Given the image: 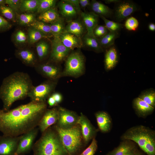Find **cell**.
I'll use <instances>...</instances> for the list:
<instances>
[{
  "label": "cell",
  "mask_w": 155,
  "mask_h": 155,
  "mask_svg": "<svg viewBox=\"0 0 155 155\" xmlns=\"http://www.w3.org/2000/svg\"><path fill=\"white\" fill-rule=\"evenodd\" d=\"M47 100V103L50 107H55L58 105L51 95L48 98Z\"/></svg>",
  "instance_id": "cell-48"
},
{
  "label": "cell",
  "mask_w": 155,
  "mask_h": 155,
  "mask_svg": "<svg viewBox=\"0 0 155 155\" xmlns=\"http://www.w3.org/2000/svg\"><path fill=\"white\" fill-rule=\"evenodd\" d=\"M61 18L55 7L40 14L38 17V20L50 24Z\"/></svg>",
  "instance_id": "cell-26"
},
{
  "label": "cell",
  "mask_w": 155,
  "mask_h": 155,
  "mask_svg": "<svg viewBox=\"0 0 155 155\" xmlns=\"http://www.w3.org/2000/svg\"><path fill=\"white\" fill-rule=\"evenodd\" d=\"M58 119V107L47 109L39 123V129L42 133L53 125L56 124Z\"/></svg>",
  "instance_id": "cell-15"
},
{
  "label": "cell",
  "mask_w": 155,
  "mask_h": 155,
  "mask_svg": "<svg viewBox=\"0 0 155 155\" xmlns=\"http://www.w3.org/2000/svg\"><path fill=\"white\" fill-rule=\"evenodd\" d=\"M63 44L70 50L81 48L83 46L82 40L76 36L67 32H63L58 36Z\"/></svg>",
  "instance_id": "cell-18"
},
{
  "label": "cell",
  "mask_w": 155,
  "mask_h": 155,
  "mask_svg": "<svg viewBox=\"0 0 155 155\" xmlns=\"http://www.w3.org/2000/svg\"><path fill=\"white\" fill-rule=\"evenodd\" d=\"M139 152L135 147L125 155H137Z\"/></svg>",
  "instance_id": "cell-50"
},
{
  "label": "cell",
  "mask_w": 155,
  "mask_h": 155,
  "mask_svg": "<svg viewBox=\"0 0 155 155\" xmlns=\"http://www.w3.org/2000/svg\"><path fill=\"white\" fill-rule=\"evenodd\" d=\"M84 26L82 23L79 20L71 21L65 27L64 32L73 34L81 38L84 32Z\"/></svg>",
  "instance_id": "cell-23"
},
{
  "label": "cell",
  "mask_w": 155,
  "mask_h": 155,
  "mask_svg": "<svg viewBox=\"0 0 155 155\" xmlns=\"http://www.w3.org/2000/svg\"><path fill=\"white\" fill-rule=\"evenodd\" d=\"M95 116L100 130L103 133L108 131L110 129L111 123L108 114L104 111H99L95 113Z\"/></svg>",
  "instance_id": "cell-22"
},
{
  "label": "cell",
  "mask_w": 155,
  "mask_h": 155,
  "mask_svg": "<svg viewBox=\"0 0 155 155\" xmlns=\"http://www.w3.org/2000/svg\"><path fill=\"white\" fill-rule=\"evenodd\" d=\"M57 84V81L47 80L36 86H34L28 97L31 101L37 102H46L48 98L54 92Z\"/></svg>",
  "instance_id": "cell-6"
},
{
  "label": "cell",
  "mask_w": 155,
  "mask_h": 155,
  "mask_svg": "<svg viewBox=\"0 0 155 155\" xmlns=\"http://www.w3.org/2000/svg\"><path fill=\"white\" fill-rule=\"evenodd\" d=\"M28 26L34 28L49 36L52 35L50 24L42 21L36 20Z\"/></svg>",
  "instance_id": "cell-35"
},
{
  "label": "cell",
  "mask_w": 155,
  "mask_h": 155,
  "mask_svg": "<svg viewBox=\"0 0 155 155\" xmlns=\"http://www.w3.org/2000/svg\"><path fill=\"white\" fill-rule=\"evenodd\" d=\"M138 97L154 108L155 107V90L152 88L145 90L141 93Z\"/></svg>",
  "instance_id": "cell-33"
},
{
  "label": "cell",
  "mask_w": 155,
  "mask_h": 155,
  "mask_svg": "<svg viewBox=\"0 0 155 155\" xmlns=\"http://www.w3.org/2000/svg\"><path fill=\"white\" fill-rule=\"evenodd\" d=\"M92 12L100 17H110L113 16V10L100 2L92 0L90 3Z\"/></svg>",
  "instance_id": "cell-21"
},
{
  "label": "cell",
  "mask_w": 155,
  "mask_h": 155,
  "mask_svg": "<svg viewBox=\"0 0 155 155\" xmlns=\"http://www.w3.org/2000/svg\"><path fill=\"white\" fill-rule=\"evenodd\" d=\"M109 32L105 26L98 25L94 30V34L97 38H100Z\"/></svg>",
  "instance_id": "cell-43"
},
{
  "label": "cell",
  "mask_w": 155,
  "mask_h": 155,
  "mask_svg": "<svg viewBox=\"0 0 155 155\" xmlns=\"http://www.w3.org/2000/svg\"><path fill=\"white\" fill-rule=\"evenodd\" d=\"M84 70V57L80 52L75 51L67 57L62 75L78 77L82 75Z\"/></svg>",
  "instance_id": "cell-5"
},
{
  "label": "cell",
  "mask_w": 155,
  "mask_h": 155,
  "mask_svg": "<svg viewBox=\"0 0 155 155\" xmlns=\"http://www.w3.org/2000/svg\"><path fill=\"white\" fill-rule=\"evenodd\" d=\"M51 96L54 98L57 103L58 104L60 103L62 100V96L60 93L58 92H53Z\"/></svg>",
  "instance_id": "cell-47"
},
{
  "label": "cell",
  "mask_w": 155,
  "mask_h": 155,
  "mask_svg": "<svg viewBox=\"0 0 155 155\" xmlns=\"http://www.w3.org/2000/svg\"><path fill=\"white\" fill-rule=\"evenodd\" d=\"M80 7L85 8L87 6L90 5V1L89 0H79Z\"/></svg>",
  "instance_id": "cell-49"
},
{
  "label": "cell",
  "mask_w": 155,
  "mask_h": 155,
  "mask_svg": "<svg viewBox=\"0 0 155 155\" xmlns=\"http://www.w3.org/2000/svg\"><path fill=\"white\" fill-rule=\"evenodd\" d=\"M11 27L12 25L8 21L0 15V32L8 30Z\"/></svg>",
  "instance_id": "cell-45"
},
{
  "label": "cell",
  "mask_w": 155,
  "mask_h": 155,
  "mask_svg": "<svg viewBox=\"0 0 155 155\" xmlns=\"http://www.w3.org/2000/svg\"><path fill=\"white\" fill-rule=\"evenodd\" d=\"M58 119L55 124L58 127L63 129L71 128L78 124L79 116L75 112L62 107H59Z\"/></svg>",
  "instance_id": "cell-8"
},
{
  "label": "cell",
  "mask_w": 155,
  "mask_h": 155,
  "mask_svg": "<svg viewBox=\"0 0 155 155\" xmlns=\"http://www.w3.org/2000/svg\"><path fill=\"white\" fill-rule=\"evenodd\" d=\"M133 105L137 114L142 117H145L151 114L154 109L138 97L133 99Z\"/></svg>",
  "instance_id": "cell-20"
},
{
  "label": "cell",
  "mask_w": 155,
  "mask_h": 155,
  "mask_svg": "<svg viewBox=\"0 0 155 155\" xmlns=\"http://www.w3.org/2000/svg\"><path fill=\"white\" fill-rule=\"evenodd\" d=\"M28 42L32 44L43 38H48L50 36L32 27H29L27 34Z\"/></svg>",
  "instance_id": "cell-28"
},
{
  "label": "cell",
  "mask_w": 155,
  "mask_h": 155,
  "mask_svg": "<svg viewBox=\"0 0 155 155\" xmlns=\"http://www.w3.org/2000/svg\"><path fill=\"white\" fill-rule=\"evenodd\" d=\"M154 133L148 138L144 146V151L148 155H155V140Z\"/></svg>",
  "instance_id": "cell-39"
},
{
  "label": "cell",
  "mask_w": 155,
  "mask_h": 155,
  "mask_svg": "<svg viewBox=\"0 0 155 155\" xmlns=\"http://www.w3.org/2000/svg\"><path fill=\"white\" fill-rule=\"evenodd\" d=\"M81 16L86 27L87 34L91 36H94V30L98 24V16L92 12H82Z\"/></svg>",
  "instance_id": "cell-19"
},
{
  "label": "cell",
  "mask_w": 155,
  "mask_h": 155,
  "mask_svg": "<svg viewBox=\"0 0 155 155\" xmlns=\"http://www.w3.org/2000/svg\"><path fill=\"white\" fill-rule=\"evenodd\" d=\"M36 20V15L33 13L19 14L16 12V21L20 25L28 26Z\"/></svg>",
  "instance_id": "cell-31"
},
{
  "label": "cell",
  "mask_w": 155,
  "mask_h": 155,
  "mask_svg": "<svg viewBox=\"0 0 155 155\" xmlns=\"http://www.w3.org/2000/svg\"><path fill=\"white\" fill-rule=\"evenodd\" d=\"M57 1L55 0H39L36 12L41 13L51 8L54 7Z\"/></svg>",
  "instance_id": "cell-38"
},
{
  "label": "cell",
  "mask_w": 155,
  "mask_h": 155,
  "mask_svg": "<svg viewBox=\"0 0 155 155\" xmlns=\"http://www.w3.org/2000/svg\"><path fill=\"white\" fill-rule=\"evenodd\" d=\"M51 34L54 36H58L64 31L65 27L61 18L50 24Z\"/></svg>",
  "instance_id": "cell-36"
},
{
  "label": "cell",
  "mask_w": 155,
  "mask_h": 155,
  "mask_svg": "<svg viewBox=\"0 0 155 155\" xmlns=\"http://www.w3.org/2000/svg\"><path fill=\"white\" fill-rule=\"evenodd\" d=\"M38 129L35 128L20 136L15 155H24L32 149Z\"/></svg>",
  "instance_id": "cell-9"
},
{
  "label": "cell",
  "mask_w": 155,
  "mask_h": 155,
  "mask_svg": "<svg viewBox=\"0 0 155 155\" xmlns=\"http://www.w3.org/2000/svg\"><path fill=\"white\" fill-rule=\"evenodd\" d=\"M100 17L104 21L105 26L109 31L119 32L123 28V25L121 23L109 20L103 17Z\"/></svg>",
  "instance_id": "cell-40"
},
{
  "label": "cell",
  "mask_w": 155,
  "mask_h": 155,
  "mask_svg": "<svg viewBox=\"0 0 155 155\" xmlns=\"http://www.w3.org/2000/svg\"><path fill=\"white\" fill-rule=\"evenodd\" d=\"M154 133L146 127L140 125L133 127L127 130L122 137L123 140H132L144 150L145 144L148 137Z\"/></svg>",
  "instance_id": "cell-7"
},
{
  "label": "cell",
  "mask_w": 155,
  "mask_h": 155,
  "mask_svg": "<svg viewBox=\"0 0 155 155\" xmlns=\"http://www.w3.org/2000/svg\"><path fill=\"white\" fill-rule=\"evenodd\" d=\"M119 146L106 155H125L135 148L134 144L128 140H124Z\"/></svg>",
  "instance_id": "cell-27"
},
{
  "label": "cell",
  "mask_w": 155,
  "mask_h": 155,
  "mask_svg": "<svg viewBox=\"0 0 155 155\" xmlns=\"http://www.w3.org/2000/svg\"><path fill=\"white\" fill-rule=\"evenodd\" d=\"M15 55L22 63L27 66L34 67L38 63V59L32 50L21 48L16 50Z\"/></svg>",
  "instance_id": "cell-16"
},
{
  "label": "cell",
  "mask_w": 155,
  "mask_h": 155,
  "mask_svg": "<svg viewBox=\"0 0 155 155\" xmlns=\"http://www.w3.org/2000/svg\"><path fill=\"white\" fill-rule=\"evenodd\" d=\"M53 126L58 133L62 143L69 155H79L86 146L80 125L77 124L69 129Z\"/></svg>",
  "instance_id": "cell-4"
},
{
  "label": "cell",
  "mask_w": 155,
  "mask_h": 155,
  "mask_svg": "<svg viewBox=\"0 0 155 155\" xmlns=\"http://www.w3.org/2000/svg\"><path fill=\"white\" fill-rule=\"evenodd\" d=\"M5 4V0H0V6Z\"/></svg>",
  "instance_id": "cell-53"
},
{
  "label": "cell",
  "mask_w": 155,
  "mask_h": 155,
  "mask_svg": "<svg viewBox=\"0 0 155 155\" xmlns=\"http://www.w3.org/2000/svg\"><path fill=\"white\" fill-rule=\"evenodd\" d=\"M58 6L60 13L66 19L72 18L77 15L78 13L73 6L64 0L59 3Z\"/></svg>",
  "instance_id": "cell-24"
},
{
  "label": "cell",
  "mask_w": 155,
  "mask_h": 155,
  "mask_svg": "<svg viewBox=\"0 0 155 155\" xmlns=\"http://www.w3.org/2000/svg\"><path fill=\"white\" fill-rule=\"evenodd\" d=\"M21 0H5V4L17 12L20 10Z\"/></svg>",
  "instance_id": "cell-44"
},
{
  "label": "cell",
  "mask_w": 155,
  "mask_h": 155,
  "mask_svg": "<svg viewBox=\"0 0 155 155\" xmlns=\"http://www.w3.org/2000/svg\"><path fill=\"white\" fill-rule=\"evenodd\" d=\"M0 137H1V136H0Z\"/></svg>",
  "instance_id": "cell-55"
},
{
  "label": "cell",
  "mask_w": 155,
  "mask_h": 155,
  "mask_svg": "<svg viewBox=\"0 0 155 155\" xmlns=\"http://www.w3.org/2000/svg\"><path fill=\"white\" fill-rule=\"evenodd\" d=\"M65 1L71 4L77 10L78 12L80 11V7L79 0H64Z\"/></svg>",
  "instance_id": "cell-46"
},
{
  "label": "cell",
  "mask_w": 155,
  "mask_h": 155,
  "mask_svg": "<svg viewBox=\"0 0 155 155\" xmlns=\"http://www.w3.org/2000/svg\"><path fill=\"white\" fill-rule=\"evenodd\" d=\"M20 136L3 135L0 137V155H15Z\"/></svg>",
  "instance_id": "cell-14"
},
{
  "label": "cell",
  "mask_w": 155,
  "mask_h": 155,
  "mask_svg": "<svg viewBox=\"0 0 155 155\" xmlns=\"http://www.w3.org/2000/svg\"><path fill=\"white\" fill-rule=\"evenodd\" d=\"M119 56L117 50L114 45L106 49L104 56L105 69L108 71L113 69L117 65Z\"/></svg>",
  "instance_id": "cell-17"
},
{
  "label": "cell",
  "mask_w": 155,
  "mask_h": 155,
  "mask_svg": "<svg viewBox=\"0 0 155 155\" xmlns=\"http://www.w3.org/2000/svg\"><path fill=\"white\" fill-rule=\"evenodd\" d=\"M78 124L80 127L84 141L86 145L91 140L95 137L98 130L82 113L79 116Z\"/></svg>",
  "instance_id": "cell-13"
},
{
  "label": "cell",
  "mask_w": 155,
  "mask_h": 155,
  "mask_svg": "<svg viewBox=\"0 0 155 155\" xmlns=\"http://www.w3.org/2000/svg\"><path fill=\"white\" fill-rule=\"evenodd\" d=\"M13 38L14 42L17 46H22L28 42L27 34L21 29H19L15 32Z\"/></svg>",
  "instance_id": "cell-34"
},
{
  "label": "cell",
  "mask_w": 155,
  "mask_h": 155,
  "mask_svg": "<svg viewBox=\"0 0 155 155\" xmlns=\"http://www.w3.org/2000/svg\"><path fill=\"white\" fill-rule=\"evenodd\" d=\"M47 109L46 102L31 101L7 111L0 109V131L4 135L20 136L38 126Z\"/></svg>",
  "instance_id": "cell-1"
},
{
  "label": "cell",
  "mask_w": 155,
  "mask_h": 155,
  "mask_svg": "<svg viewBox=\"0 0 155 155\" xmlns=\"http://www.w3.org/2000/svg\"><path fill=\"white\" fill-rule=\"evenodd\" d=\"M32 149L33 155H69L53 126L42 133Z\"/></svg>",
  "instance_id": "cell-3"
},
{
  "label": "cell",
  "mask_w": 155,
  "mask_h": 155,
  "mask_svg": "<svg viewBox=\"0 0 155 155\" xmlns=\"http://www.w3.org/2000/svg\"><path fill=\"white\" fill-rule=\"evenodd\" d=\"M39 0H21L20 10L24 13L36 12Z\"/></svg>",
  "instance_id": "cell-30"
},
{
  "label": "cell",
  "mask_w": 155,
  "mask_h": 155,
  "mask_svg": "<svg viewBox=\"0 0 155 155\" xmlns=\"http://www.w3.org/2000/svg\"><path fill=\"white\" fill-rule=\"evenodd\" d=\"M36 50L39 61L41 62L47 57L50 51L49 44L44 40H41L36 45Z\"/></svg>",
  "instance_id": "cell-29"
},
{
  "label": "cell",
  "mask_w": 155,
  "mask_h": 155,
  "mask_svg": "<svg viewBox=\"0 0 155 155\" xmlns=\"http://www.w3.org/2000/svg\"><path fill=\"white\" fill-rule=\"evenodd\" d=\"M98 148L97 142L95 137L92 139V142L86 149L84 150L79 155H94Z\"/></svg>",
  "instance_id": "cell-42"
},
{
  "label": "cell",
  "mask_w": 155,
  "mask_h": 155,
  "mask_svg": "<svg viewBox=\"0 0 155 155\" xmlns=\"http://www.w3.org/2000/svg\"><path fill=\"white\" fill-rule=\"evenodd\" d=\"M137 155H142L139 152L138 154H137Z\"/></svg>",
  "instance_id": "cell-54"
},
{
  "label": "cell",
  "mask_w": 155,
  "mask_h": 155,
  "mask_svg": "<svg viewBox=\"0 0 155 155\" xmlns=\"http://www.w3.org/2000/svg\"><path fill=\"white\" fill-rule=\"evenodd\" d=\"M83 45L89 49L97 53L102 52L104 49L101 46L99 39L95 36H91L86 34L82 41Z\"/></svg>",
  "instance_id": "cell-25"
},
{
  "label": "cell",
  "mask_w": 155,
  "mask_h": 155,
  "mask_svg": "<svg viewBox=\"0 0 155 155\" xmlns=\"http://www.w3.org/2000/svg\"><path fill=\"white\" fill-rule=\"evenodd\" d=\"M119 36V32L109 31L99 39L102 47L107 49L114 45L115 40Z\"/></svg>",
  "instance_id": "cell-32"
},
{
  "label": "cell",
  "mask_w": 155,
  "mask_h": 155,
  "mask_svg": "<svg viewBox=\"0 0 155 155\" xmlns=\"http://www.w3.org/2000/svg\"><path fill=\"white\" fill-rule=\"evenodd\" d=\"M33 86L30 77L26 73L16 71L5 78L0 87L2 109L7 111L15 102L28 97Z\"/></svg>",
  "instance_id": "cell-2"
},
{
  "label": "cell",
  "mask_w": 155,
  "mask_h": 155,
  "mask_svg": "<svg viewBox=\"0 0 155 155\" xmlns=\"http://www.w3.org/2000/svg\"><path fill=\"white\" fill-rule=\"evenodd\" d=\"M121 0H105V2L108 4L113 3H117L120 2Z\"/></svg>",
  "instance_id": "cell-51"
},
{
  "label": "cell",
  "mask_w": 155,
  "mask_h": 155,
  "mask_svg": "<svg viewBox=\"0 0 155 155\" xmlns=\"http://www.w3.org/2000/svg\"><path fill=\"white\" fill-rule=\"evenodd\" d=\"M137 5L131 1H121L117 3L113 16L115 20L121 21L126 19L133 13L137 10Z\"/></svg>",
  "instance_id": "cell-10"
},
{
  "label": "cell",
  "mask_w": 155,
  "mask_h": 155,
  "mask_svg": "<svg viewBox=\"0 0 155 155\" xmlns=\"http://www.w3.org/2000/svg\"><path fill=\"white\" fill-rule=\"evenodd\" d=\"M139 22L135 18L130 17L126 20L124 26L128 30L134 31L136 30L139 26Z\"/></svg>",
  "instance_id": "cell-41"
},
{
  "label": "cell",
  "mask_w": 155,
  "mask_h": 155,
  "mask_svg": "<svg viewBox=\"0 0 155 155\" xmlns=\"http://www.w3.org/2000/svg\"><path fill=\"white\" fill-rule=\"evenodd\" d=\"M34 68L38 73L48 80L57 81L62 75L61 68L52 63H38Z\"/></svg>",
  "instance_id": "cell-12"
},
{
  "label": "cell",
  "mask_w": 155,
  "mask_h": 155,
  "mask_svg": "<svg viewBox=\"0 0 155 155\" xmlns=\"http://www.w3.org/2000/svg\"><path fill=\"white\" fill-rule=\"evenodd\" d=\"M0 14L7 19L16 22V12L8 6L5 5L0 6Z\"/></svg>",
  "instance_id": "cell-37"
},
{
  "label": "cell",
  "mask_w": 155,
  "mask_h": 155,
  "mask_svg": "<svg viewBox=\"0 0 155 155\" xmlns=\"http://www.w3.org/2000/svg\"><path fill=\"white\" fill-rule=\"evenodd\" d=\"M149 30L152 31H155V24L153 23L150 24L148 26Z\"/></svg>",
  "instance_id": "cell-52"
},
{
  "label": "cell",
  "mask_w": 155,
  "mask_h": 155,
  "mask_svg": "<svg viewBox=\"0 0 155 155\" xmlns=\"http://www.w3.org/2000/svg\"><path fill=\"white\" fill-rule=\"evenodd\" d=\"M50 60L57 63L61 62L68 56L71 50L62 43L58 36H54L51 41Z\"/></svg>",
  "instance_id": "cell-11"
}]
</instances>
